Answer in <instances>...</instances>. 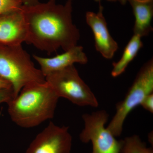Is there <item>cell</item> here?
I'll use <instances>...</instances> for the list:
<instances>
[{
  "label": "cell",
  "mask_w": 153,
  "mask_h": 153,
  "mask_svg": "<svg viewBox=\"0 0 153 153\" xmlns=\"http://www.w3.org/2000/svg\"><path fill=\"white\" fill-rule=\"evenodd\" d=\"M72 4L73 0H67L64 4L49 0L31 7L23 6L26 43L49 54L77 45L80 33L72 20Z\"/></svg>",
  "instance_id": "6da1fadb"
},
{
  "label": "cell",
  "mask_w": 153,
  "mask_h": 153,
  "mask_svg": "<svg viewBox=\"0 0 153 153\" xmlns=\"http://www.w3.org/2000/svg\"><path fill=\"white\" fill-rule=\"evenodd\" d=\"M59 97L47 82L23 88L7 103L11 120L17 125L31 128L54 117Z\"/></svg>",
  "instance_id": "7a4b0ae2"
},
{
  "label": "cell",
  "mask_w": 153,
  "mask_h": 153,
  "mask_svg": "<svg viewBox=\"0 0 153 153\" xmlns=\"http://www.w3.org/2000/svg\"><path fill=\"white\" fill-rule=\"evenodd\" d=\"M0 77L10 83L13 98L25 86L46 82L41 70L35 66L22 45H0Z\"/></svg>",
  "instance_id": "3957f363"
},
{
  "label": "cell",
  "mask_w": 153,
  "mask_h": 153,
  "mask_svg": "<svg viewBox=\"0 0 153 153\" xmlns=\"http://www.w3.org/2000/svg\"><path fill=\"white\" fill-rule=\"evenodd\" d=\"M153 93V59L144 64L123 100L116 105V112L107 128L115 137L120 136L126 118L144 99Z\"/></svg>",
  "instance_id": "277c9868"
},
{
  "label": "cell",
  "mask_w": 153,
  "mask_h": 153,
  "mask_svg": "<svg viewBox=\"0 0 153 153\" xmlns=\"http://www.w3.org/2000/svg\"><path fill=\"white\" fill-rule=\"evenodd\" d=\"M45 79L59 98H66L79 106H98L97 98L74 65L50 73Z\"/></svg>",
  "instance_id": "5b68a950"
},
{
  "label": "cell",
  "mask_w": 153,
  "mask_h": 153,
  "mask_svg": "<svg viewBox=\"0 0 153 153\" xmlns=\"http://www.w3.org/2000/svg\"><path fill=\"white\" fill-rule=\"evenodd\" d=\"M109 115L104 110L82 115L84 127L79 134L80 140L84 143L91 142L92 153H120L121 140H118L105 127Z\"/></svg>",
  "instance_id": "8992f818"
},
{
  "label": "cell",
  "mask_w": 153,
  "mask_h": 153,
  "mask_svg": "<svg viewBox=\"0 0 153 153\" xmlns=\"http://www.w3.org/2000/svg\"><path fill=\"white\" fill-rule=\"evenodd\" d=\"M72 138L69 127L50 122L36 136L25 153H71Z\"/></svg>",
  "instance_id": "52a82bcc"
},
{
  "label": "cell",
  "mask_w": 153,
  "mask_h": 153,
  "mask_svg": "<svg viewBox=\"0 0 153 153\" xmlns=\"http://www.w3.org/2000/svg\"><path fill=\"white\" fill-rule=\"evenodd\" d=\"M103 10V7L100 3L97 13L86 12L85 20L93 33L97 51L105 59H111L119 47L117 42L110 34Z\"/></svg>",
  "instance_id": "ba28073f"
},
{
  "label": "cell",
  "mask_w": 153,
  "mask_h": 153,
  "mask_svg": "<svg viewBox=\"0 0 153 153\" xmlns=\"http://www.w3.org/2000/svg\"><path fill=\"white\" fill-rule=\"evenodd\" d=\"M27 30L23 10L0 15V45H22L26 42Z\"/></svg>",
  "instance_id": "9c48e42d"
},
{
  "label": "cell",
  "mask_w": 153,
  "mask_h": 153,
  "mask_svg": "<svg viewBox=\"0 0 153 153\" xmlns=\"http://www.w3.org/2000/svg\"><path fill=\"white\" fill-rule=\"evenodd\" d=\"M33 57L40 66L44 76L78 63L85 64L88 59L83 51V47L76 45L64 53L52 57H45L33 55Z\"/></svg>",
  "instance_id": "30bf717a"
},
{
  "label": "cell",
  "mask_w": 153,
  "mask_h": 153,
  "mask_svg": "<svg viewBox=\"0 0 153 153\" xmlns=\"http://www.w3.org/2000/svg\"><path fill=\"white\" fill-rule=\"evenodd\" d=\"M132 9L135 18L134 34L142 38L153 31V0H127Z\"/></svg>",
  "instance_id": "8fae6325"
},
{
  "label": "cell",
  "mask_w": 153,
  "mask_h": 153,
  "mask_svg": "<svg viewBox=\"0 0 153 153\" xmlns=\"http://www.w3.org/2000/svg\"><path fill=\"white\" fill-rule=\"evenodd\" d=\"M143 46L142 37L139 35L134 34L125 48L120 59L117 62L113 63L111 72L112 76L117 77L124 73Z\"/></svg>",
  "instance_id": "7c38bea8"
},
{
  "label": "cell",
  "mask_w": 153,
  "mask_h": 153,
  "mask_svg": "<svg viewBox=\"0 0 153 153\" xmlns=\"http://www.w3.org/2000/svg\"><path fill=\"white\" fill-rule=\"evenodd\" d=\"M120 153H153L152 148L148 147L139 136L133 135L121 140Z\"/></svg>",
  "instance_id": "4fadbf2b"
},
{
  "label": "cell",
  "mask_w": 153,
  "mask_h": 153,
  "mask_svg": "<svg viewBox=\"0 0 153 153\" xmlns=\"http://www.w3.org/2000/svg\"><path fill=\"white\" fill-rule=\"evenodd\" d=\"M23 6L20 0H0V15L19 10Z\"/></svg>",
  "instance_id": "5bb4252c"
},
{
  "label": "cell",
  "mask_w": 153,
  "mask_h": 153,
  "mask_svg": "<svg viewBox=\"0 0 153 153\" xmlns=\"http://www.w3.org/2000/svg\"><path fill=\"white\" fill-rule=\"evenodd\" d=\"M13 98V92L12 88L0 90V104L7 103Z\"/></svg>",
  "instance_id": "9a60e30c"
},
{
  "label": "cell",
  "mask_w": 153,
  "mask_h": 153,
  "mask_svg": "<svg viewBox=\"0 0 153 153\" xmlns=\"http://www.w3.org/2000/svg\"><path fill=\"white\" fill-rule=\"evenodd\" d=\"M140 105L146 110L151 113H153V93L146 97Z\"/></svg>",
  "instance_id": "2e32d148"
},
{
  "label": "cell",
  "mask_w": 153,
  "mask_h": 153,
  "mask_svg": "<svg viewBox=\"0 0 153 153\" xmlns=\"http://www.w3.org/2000/svg\"><path fill=\"white\" fill-rule=\"evenodd\" d=\"M23 6L29 7L36 5L40 3L39 0H20Z\"/></svg>",
  "instance_id": "e0dca14e"
},
{
  "label": "cell",
  "mask_w": 153,
  "mask_h": 153,
  "mask_svg": "<svg viewBox=\"0 0 153 153\" xmlns=\"http://www.w3.org/2000/svg\"><path fill=\"white\" fill-rule=\"evenodd\" d=\"M11 88H12V85L10 82L0 77V90Z\"/></svg>",
  "instance_id": "ac0fdd59"
},
{
  "label": "cell",
  "mask_w": 153,
  "mask_h": 153,
  "mask_svg": "<svg viewBox=\"0 0 153 153\" xmlns=\"http://www.w3.org/2000/svg\"><path fill=\"white\" fill-rule=\"evenodd\" d=\"M116 1H118L121 4L123 5H124L127 2V0H116Z\"/></svg>",
  "instance_id": "d6986e66"
},
{
  "label": "cell",
  "mask_w": 153,
  "mask_h": 153,
  "mask_svg": "<svg viewBox=\"0 0 153 153\" xmlns=\"http://www.w3.org/2000/svg\"><path fill=\"white\" fill-rule=\"evenodd\" d=\"M94 1L96 2H98L100 3V1H101V0H94ZM107 1L109 2H114L117 1L116 0H107Z\"/></svg>",
  "instance_id": "ffe728a7"
},
{
  "label": "cell",
  "mask_w": 153,
  "mask_h": 153,
  "mask_svg": "<svg viewBox=\"0 0 153 153\" xmlns=\"http://www.w3.org/2000/svg\"><path fill=\"white\" fill-rule=\"evenodd\" d=\"M1 111H0V116H1Z\"/></svg>",
  "instance_id": "44dd1931"
}]
</instances>
